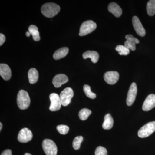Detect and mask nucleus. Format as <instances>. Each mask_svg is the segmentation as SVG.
Returning a JSON list of instances; mask_svg holds the SVG:
<instances>
[{
	"label": "nucleus",
	"instance_id": "1",
	"mask_svg": "<svg viewBox=\"0 0 155 155\" xmlns=\"http://www.w3.org/2000/svg\"><path fill=\"white\" fill-rule=\"evenodd\" d=\"M60 6L54 3H48L45 4L41 8L42 14L48 18L55 17L60 12Z\"/></svg>",
	"mask_w": 155,
	"mask_h": 155
},
{
	"label": "nucleus",
	"instance_id": "2",
	"mask_svg": "<svg viewBox=\"0 0 155 155\" xmlns=\"http://www.w3.org/2000/svg\"><path fill=\"white\" fill-rule=\"evenodd\" d=\"M17 104L18 107L21 110L28 108L30 104V99L28 93L23 90L19 91L17 94Z\"/></svg>",
	"mask_w": 155,
	"mask_h": 155
},
{
	"label": "nucleus",
	"instance_id": "3",
	"mask_svg": "<svg viewBox=\"0 0 155 155\" xmlns=\"http://www.w3.org/2000/svg\"><path fill=\"white\" fill-rule=\"evenodd\" d=\"M97 28V24L92 20H87L83 22L80 26L79 35L83 36L91 33Z\"/></svg>",
	"mask_w": 155,
	"mask_h": 155
},
{
	"label": "nucleus",
	"instance_id": "4",
	"mask_svg": "<svg viewBox=\"0 0 155 155\" xmlns=\"http://www.w3.org/2000/svg\"><path fill=\"white\" fill-rule=\"evenodd\" d=\"M42 148L46 155H57L58 147L53 140L50 139H45L43 141Z\"/></svg>",
	"mask_w": 155,
	"mask_h": 155
},
{
	"label": "nucleus",
	"instance_id": "5",
	"mask_svg": "<svg viewBox=\"0 0 155 155\" xmlns=\"http://www.w3.org/2000/svg\"><path fill=\"white\" fill-rule=\"evenodd\" d=\"M155 131V121L148 122L138 130V135L140 138H145L152 134Z\"/></svg>",
	"mask_w": 155,
	"mask_h": 155
},
{
	"label": "nucleus",
	"instance_id": "6",
	"mask_svg": "<svg viewBox=\"0 0 155 155\" xmlns=\"http://www.w3.org/2000/svg\"><path fill=\"white\" fill-rule=\"evenodd\" d=\"M74 96V92L73 90L70 87H67L64 89L60 95L62 105L68 106L71 103V99Z\"/></svg>",
	"mask_w": 155,
	"mask_h": 155
},
{
	"label": "nucleus",
	"instance_id": "7",
	"mask_svg": "<svg viewBox=\"0 0 155 155\" xmlns=\"http://www.w3.org/2000/svg\"><path fill=\"white\" fill-rule=\"evenodd\" d=\"M51 105L49 109L51 111L59 110L61 108V104L60 95L56 93H52L49 96Z\"/></svg>",
	"mask_w": 155,
	"mask_h": 155
},
{
	"label": "nucleus",
	"instance_id": "8",
	"mask_svg": "<svg viewBox=\"0 0 155 155\" xmlns=\"http://www.w3.org/2000/svg\"><path fill=\"white\" fill-rule=\"evenodd\" d=\"M33 137L32 132L28 128H22L19 131L18 135V140L22 143L31 141Z\"/></svg>",
	"mask_w": 155,
	"mask_h": 155
},
{
	"label": "nucleus",
	"instance_id": "9",
	"mask_svg": "<svg viewBox=\"0 0 155 155\" xmlns=\"http://www.w3.org/2000/svg\"><path fill=\"white\" fill-rule=\"evenodd\" d=\"M137 91V86L136 84L133 82L130 85L127 93L126 100V103L127 106H130L133 104L136 97Z\"/></svg>",
	"mask_w": 155,
	"mask_h": 155
},
{
	"label": "nucleus",
	"instance_id": "10",
	"mask_svg": "<svg viewBox=\"0 0 155 155\" xmlns=\"http://www.w3.org/2000/svg\"><path fill=\"white\" fill-rule=\"evenodd\" d=\"M105 81L109 84H114L119 80V73L116 71H109L106 72L104 75Z\"/></svg>",
	"mask_w": 155,
	"mask_h": 155
},
{
	"label": "nucleus",
	"instance_id": "11",
	"mask_svg": "<svg viewBox=\"0 0 155 155\" xmlns=\"http://www.w3.org/2000/svg\"><path fill=\"white\" fill-rule=\"evenodd\" d=\"M132 24L136 32L139 36L143 37L145 35V30L137 16H134L132 18Z\"/></svg>",
	"mask_w": 155,
	"mask_h": 155
},
{
	"label": "nucleus",
	"instance_id": "12",
	"mask_svg": "<svg viewBox=\"0 0 155 155\" xmlns=\"http://www.w3.org/2000/svg\"><path fill=\"white\" fill-rule=\"evenodd\" d=\"M155 107V94L149 95L143 102V110L144 111L150 110Z\"/></svg>",
	"mask_w": 155,
	"mask_h": 155
},
{
	"label": "nucleus",
	"instance_id": "13",
	"mask_svg": "<svg viewBox=\"0 0 155 155\" xmlns=\"http://www.w3.org/2000/svg\"><path fill=\"white\" fill-rule=\"evenodd\" d=\"M69 81L67 75L64 74L56 75L53 78V84L56 88L61 87L62 84L67 83Z\"/></svg>",
	"mask_w": 155,
	"mask_h": 155
},
{
	"label": "nucleus",
	"instance_id": "14",
	"mask_svg": "<svg viewBox=\"0 0 155 155\" xmlns=\"http://www.w3.org/2000/svg\"><path fill=\"white\" fill-rule=\"evenodd\" d=\"M0 75L6 81L9 80L11 78L12 73L8 65L6 64H0Z\"/></svg>",
	"mask_w": 155,
	"mask_h": 155
},
{
	"label": "nucleus",
	"instance_id": "15",
	"mask_svg": "<svg viewBox=\"0 0 155 155\" xmlns=\"http://www.w3.org/2000/svg\"><path fill=\"white\" fill-rule=\"evenodd\" d=\"M108 11L116 17H119L122 14L121 8L116 3H111L108 6Z\"/></svg>",
	"mask_w": 155,
	"mask_h": 155
},
{
	"label": "nucleus",
	"instance_id": "16",
	"mask_svg": "<svg viewBox=\"0 0 155 155\" xmlns=\"http://www.w3.org/2000/svg\"><path fill=\"white\" fill-rule=\"evenodd\" d=\"M82 56L84 59H86L87 58H91L92 62L94 64L97 63L99 59V55L95 51H87L84 53Z\"/></svg>",
	"mask_w": 155,
	"mask_h": 155
},
{
	"label": "nucleus",
	"instance_id": "17",
	"mask_svg": "<svg viewBox=\"0 0 155 155\" xmlns=\"http://www.w3.org/2000/svg\"><path fill=\"white\" fill-rule=\"evenodd\" d=\"M69 48L67 47L61 48L56 51L53 55V58L55 60H60L67 55L69 52Z\"/></svg>",
	"mask_w": 155,
	"mask_h": 155
},
{
	"label": "nucleus",
	"instance_id": "18",
	"mask_svg": "<svg viewBox=\"0 0 155 155\" xmlns=\"http://www.w3.org/2000/svg\"><path fill=\"white\" fill-rule=\"evenodd\" d=\"M28 78L29 83L33 84L36 83L38 79V72L35 68H31L28 72Z\"/></svg>",
	"mask_w": 155,
	"mask_h": 155
},
{
	"label": "nucleus",
	"instance_id": "19",
	"mask_svg": "<svg viewBox=\"0 0 155 155\" xmlns=\"http://www.w3.org/2000/svg\"><path fill=\"white\" fill-rule=\"evenodd\" d=\"M104 120L103 123V128L105 130H109L113 127L114 125V119L111 116L110 114H107L104 117Z\"/></svg>",
	"mask_w": 155,
	"mask_h": 155
},
{
	"label": "nucleus",
	"instance_id": "20",
	"mask_svg": "<svg viewBox=\"0 0 155 155\" xmlns=\"http://www.w3.org/2000/svg\"><path fill=\"white\" fill-rule=\"evenodd\" d=\"M28 31L32 35L34 40L38 41L40 40L38 28L35 25H31L28 28Z\"/></svg>",
	"mask_w": 155,
	"mask_h": 155
},
{
	"label": "nucleus",
	"instance_id": "21",
	"mask_svg": "<svg viewBox=\"0 0 155 155\" xmlns=\"http://www.w3.org/2000/svg\"><path fill=\"white\" fill-rule=\"evenodd\" d=\"M147 11L150 16H153L155 14V0H150L147 5Z\"/></svg>",
	"mask_w": 155,
	"mask_h": 155
},
{
	"label": "nucleus",
	"instance_id": "22",
	"mask_svg": "<svg viewBox=\"0 0 155 155\" xmlns=\"http://www.w3.org/2000/svg\"><path fill=\"white\" fill-rule=\"evenodd\" d=\"M91 111L86 108L81 109L79 112L78 116L81 120L84 121L88 118L90 115L91 114Z\"/></svg>",
	"mask_w": 155,
	"mask_h": 155
},
{
	"label": "nucleus",
	"instance_id": "23",
	"mask_svg": "<svg viewBox=\"0 0 155 155\" xmlns=\"http://www.w3.org/2000/svg\"><path fill=\"white\" fill-rule=\"evenodd\" d=\"M83 90L87 97L92 99H94L96 97V94L91 91L90 86L87 84H85L83 87Z\"/></svg>",
	"mask_w": 155,
	"mask_h": 155
},
{
	"label": "nucleus",
	"instance_id": "24",
	"mask_svg": "<svg viewBox=\"0 0 155 155\" xmlns=\"http://www.w3.org/2000/svg\"><path fill=\"white\" fill-rule=\"evenodd\" d=\"M116 51L119 52L120 55H127L130 53V50L127 49L125 46L119 45L116 48Z\"/></svg>",
	"mask_w": 155,
	"mask_h": 155
},
{
	"label": "nucleus",
	"instance_id": "25",
	"mask_svg": "<svg viewBox=\"0 0 155 155\" xmlns=\"http://www.w3.org/2000/svg\"><path fill=\"white\" fill-rule=\"evenodd\" d=\"M83 137L81 136L76 137L74 138L73 142H72V146H73V148L75 150L79 149L80 148L81 144L83 141Z\"/></svg>",
	"mask_w": 155,
	"mask_h": 155
},
{
	"label": "nucleus",
	"instance_id": "26",
	"mask_svg": "<svg viewBox=\"0 0 155 155\" xmlns=\"http://www.w3.org/2000/svg\"><path fill=\"white\" fill-rule=\"evenodd\" d=\"M57 129L61 134H66L69 132V127L66 125H61L57 126Z\"/></svg>",
	"mask_w": 155,
	"mask_h": 155
},
{
	"label": "nucleus",
	"instance_id": "27",
	"mask_svg": "<svg viewBox=\"0 0 155 155\" xmlns=\"http://www.w3.org/2000/svg\"><path fill=\"white\" fill-rule=\"evenodd\" d=\"M95 155H107V151L105 148L102 146H99L96 149Z\"/></svg>",
	"mask_w": 155,
	"mask_h": 155
},
{
	"label": "nucleus",
	"instance_id": "28",
	"mask_svg": "<svg viewBox=\"0 0 155 155\" xmlns=\"http://www.w3.org/2000/svg\"><path fill=\"white\" fill-rule=\"evenodd\" d=\"M124 45H125V46L129 50L134 51L136 50V44L132 42L126 40L125 41Z\"/></svg>",
	"mask_w": 155,
	"mask_h": 155
},
{
	"label": "nucleus",
	"instance_id": "29",
	"mask_svg": "<svg viewBox=\"0 0 155 155\" xmlns=\"http://www.w3.org/2000/svg\"><path fill=\"white\" fill-rule=\"evenodd\" d=\"M125 38L126 40L129 41L133 42L135 44L139 43V41L137 38H134L133 35H127L125 36Z\"/></svg>",
	"mask_w": 155,
	"mask_h": 155
},
{
	"label": "nucleus",
	"instance_id": "30",
	"mask_svg": "<svg viewBox=\"0 0 155 155\" xmlns=\"http://www.w3.org/2000/svg\"><path fill=\"white\" fill-rule=\"evenodd\" d=\"M6 38L3 34H0V45L2 46L5 41Z\"/></svg>",
	"mask_w": 155,
	"mask_h": 155
},
{
	"label": "nucleus",
	"instance_id": "31",
	"mask_svg": "<svg viewBox=\"0 0 155 155\" xmlns=\"http://www.w3.org/2000/svg\"><path fill=\"white\" fill-rule=\"evenodd\" d=\"M1 155H12L11 150L8 149L4 151Z\"/></svg>",
	"mask_w": 155,
	"mask_h": 155
},
{
	"label": "nucleus",
	"instance_id": "32",
	"mask_svg": "<svg viewBox=\"0 0 155 155\" xmlns=\"http://www.w3.org/2000/svg\"><path fill=\"white\" fill-rule=\"evenodd\" d=\"M25 35H26V36L27 37H29L31 35V34L29 31H27V32H26V33H25Z\"/></svg>",
	"mask_w": 155,
	"mask_h": 155
},
{
	"label": "nucleus",
	"instance_id": "33",
	"mask_svg": "<svg viewBox=\"0 0 155 155\" xmlns=\"http://www.w3.org/2000/svg\"><path fill=\"white\" fill-rule=\"evenodd\" d=\"M2 123H0V130H2Z\"/></svg>",
	"mask_w": 155,
	"mask_h": 155
},
{
	"label": "nucleus",
	"instance_id": "34",
	"mask_svg": "<svg viewBox=\"0 0 155 155\" xmlns=\"http://www.w3.org/2000/svg\"><path fill=\"white\" fill-rule=\"evenodd\" d=\"M24 155H31L30 153H25Z\"/></svg>",
	"mask_w": 155,
	"mask_h": 155
}]
</instances>
